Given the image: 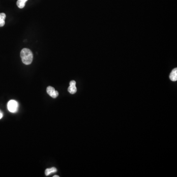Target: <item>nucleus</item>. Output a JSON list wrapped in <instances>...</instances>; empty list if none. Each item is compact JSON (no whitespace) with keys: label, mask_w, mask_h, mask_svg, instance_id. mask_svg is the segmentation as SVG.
Here are the masks:
<instances>
[{"label":"nucleus","mask_w":177,"mask_h":177,"mask_svg":"<svg viewBox=\"0 0 177 177\" xmlns=\"http://www.w3.org/2000/svg\"><path fill=\"white\" fill-rule=\"evenodd\" d=\"M68 91L71 94H74L77 92L76 87V82L75 81H71L69 83V87L68 88Z\"/></svg>","instance_id":"4"},{"label":"nucleus","mask_w":177,"mask_h":177,"mask_svg":"<svg viewBox=\"0 0 177 177\" xmlns=\"http://www.w3.org/2000/svg\"><path fill=\"white\" fill-rule=\"evenodd\" d=\"M47 93L50 97L53 98H55L57 97L59 95V93L57 91L55 90V89L53 87L51 86H49L47 88Z\"/></svg>","instance_id":"3"},{"label":"nucleus","mask_w":177,"mask_h":177,"mask_svg":"<svg viewBox=\"0 0 177 177\" xmlns=\"http://www.w3.org/2000/svg\"><path fill=\"white\" fill-rule=\"evenodd\" d=\"M18 102L14 100H10L8 104V110L12 113H15L18 109Z\"/></svg>","instance_id":"2"},{"label":"nucleus","mask_w":177,"mask_h":177,"mask_svg":"<svg viewBox=\"0 0 177 177\" xmlns=\"http://www.w3.org/2000/svg\"><path fill=\"white\" fill-rule=\"evenodd\" d=\"M28 0H18L17 1V5L20 8H23L25 5V3Z\"/></svg>","instance_id":"8"},{"label":"nucleus","mask_w":177,"mask_h":177,"mask_svg":"<svg viewBox=\"0 0 177 177\" xmlns=\"http://www.w3.org/2000/svg\"><path fill=\"white\" fill-rule=\"evenodd\" d=\"M169 78L172 81H176L177 80V69L175 68L171 72Z\"/></svg>","instance_id":"5"},{"label":"nucleus","mask_w":177,"mask_h":177,"mask_svg":"<svg viewBox=\"0 0 177 177\" xmlns=\"http://www.w3.org/2000/svg\"><path fill=\"white\" fill-rule=\"evenodd\" d=\"M57 169L55 167H52L51 168H48L45 170V174L46 176H49V175L53 173H55L57 172Z\"/></svg>","instance_id":"7"},{"label":"nucleus","mask_w":177,"mask_h":177,"mask_svg":"<svg viewBox=\"0 0 177 177\" xmlns=\"http://www.w3.org/2000/svg\"><path fill=\"white\" fill-rule=\"evenodd\" d=\"M20 56L22 62L26 65L30 64L33 62V53L29 49L23 48L20 53Z\"/></svg>","instance_id":"1"},{"label":"nucleus","mask_w":177,"mask_h":177,"mask_svg":"<svg viewBox=\"0 0 177 177\" xmlns=\"http://www.w3.org/2000/svg\"><path fill=\"white\" fill-rule=\"evenodd\" d=\"M53 177H59V176L55 175L53 176Z\"/></svg>","instance_id":"10"},{"label":"nucleus","mask_w":177,"mask_h":177,"mask_svg":"<svg viewBox=\"0 0 177 177\" xmlns=\"http://www.w3.org/2000/svg\"><path fill=\"white\" fill-rule=\"evenodd\" d=\"M2 117H3V114L0 112V119H2Z\"/></svg>","instance_id":"9"},{"label":"nucleus","mask_w":177,"mask_h":177,"mask_svg":"<svg viewBox=\"0 0 177 177\" xmlns=\"http://www.w3.org/2000/svg\"><path fill=\"white\" fill-rule=\"evenodd\" d=\"M6 15L4 13H0V27H3L5 24V19Z\"/></svg>","instance_id":"6"}]
</instances>
